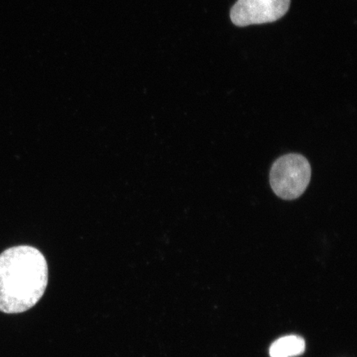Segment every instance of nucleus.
I'll use <instances>...</instances> for the list:
<instances>
[{
  "label": "nucleus",
  "mask_w": 357,
  "mask_h": 357,
  "mask_svg": "<svg viewBox=\"0 0 357 357\" xmlns=\"http://www.w3.org/2000/svg\"><path fill=\"white\" fill-rule=\"evenodd\" d=\"M290 0H238L230 17L238 26L268 24L281 19L289 10Z\"/></svg>",
  "instance_id": "7ed1b4c3"
},
{
  "label": "nucleus",
  "mask_w": 357,
  "mask_h": 357,
  "mask_svg": "<svg viewBox=\"0 0 357 357\" xmlns=\"http://www.w3.org/2000/svg\"><path fill=\"white\" fill-rule=\"evenodd\" d=\"M311 180V166L305 156L289 153L275 160L270 172L272 190L278 197L293 200L301 197Z\"/></svg>",
  "instance_id": "f03ea898"
},
{
  "label": "nucleus",
  "mask_w": 357,
  "mask_h": 357,
  "mask_svg": "<svg viewBox=\"0 0 357 357\" xmlns=\"http://www.w3.org/2000/svg\"><path fill=\"white\" fill-rule=\"evenodd\" d=\"M305 342L301 337L287 336L278 339L271 347V357H291L303 354Z\"/></svg>",
  "instance_id": "20e7f679"
},
{
  "label": "nucleus",
  "mask_w": 357,
  "mask_h": 357,
  "mask_svg": "<svg viewBox=\"0 0 357 357\" xmlns=\"http://www.w3.org/2000/svg\"><path fill=\"white\" fill-rule=\"evenodd\" d=\"M48 281L46 258L31 245H17L0 254V311L20 314L43 297Z\"/></svg>",
  "instance_id": "f257e3e1"
}]
</instances>
